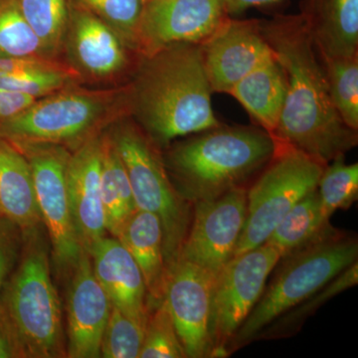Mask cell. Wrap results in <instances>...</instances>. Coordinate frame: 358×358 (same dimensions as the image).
Returning <instances> with one entry per match:
<instances>
[{
  "instance_id": "1",
  "label": "cell",
  "mask_w": 358,
  "mask_h": 358,
  "mask_svg": "<svg viewBox=\"0 0 358 358\" xmlns=\"http://www.w3.org/2000/svg\"><path fill=\"white\" fill-rule=\"evenodd\" d=\"M264 38L287 79L274 138L327 166L357 147L358 131L334 107L322 58L300 13L260 20Z\"/></svg>"
},
{
  "instance_id": "2",
  "label": "cell",
  "mask_w": 358,
  "mask_h": 358,
  "mask_svg": "<svg viewBox=\"0 0 358 358\" xmlns=\"http://www.w3.org/2000/svg\"><path fill=\"white\" fill-rule=\"evenodd\" d=\"M124 89L129 117L160 150L221 124L212 108L200 44H171L140 56Z\"/></svg>"
},
{
  "instance_id": "3",
  "label": "cell",
  "mask_w": 358,
  "mask_h": 358,
  "mask_svg": "<svg viewBox=\"0 0 358 358\" xmlns=\"http://www.w3.org/2000/svg\"><path fill=\"white\" fill-rule=\"evenodd\" d=\"M278 148L279 141L260 127L220 124L171 143L162 155L174 189L193 204L246 186Z\"/></svg>"
},
{
  "instance_id": "4",
  "label": "cell",
  "mask_w": 358,
  "mask_h": 358,
  "mask_svg": "<svg viewBox=\"0 0 358 358\" xmlns=\"http://www.w3.org/2000/svg\"><path fill=\"white\" fill-rule=\"evenodd\" d=\"M40 227L23 233L20 260L0 294V322L15 358L67 357L49 246Z\"/></svg>"
},
{
  "instance_id": "5",
  "label": "cell",
  "mask_w": 358,
  "mask_h": 358,
  "mask_svg": "<svg viewBox=\"0 0 358 358\" xmlns=\"http://www.w3.org/2000/svg\"><path fill=\"white\" fill-rule=\"evenodd\" d=\"M357 258V238L333 227L312 243L280 259L270 284L228 345V357L253 343L264 327L326 286Z\"/></svg>"
},
{
  "instance_id": "6",
  "label": "cell",
  "mask_w": 358,
  "mask_h": 358,
  "mask_svg": "<svg viewBox=\"0 0 358 358\" xmlns=\"http://www.w3.org/2000/svg\"><path fill=\"white\" fill-rule=\"evenodd\" d=\"M122 115H128L124 89L89 91L73 85L35 100L1 127L0 136L74 150Z\"/></svg>"
},
{
  "instance_id": "7",
  "label": "cell",
  "mask_w": 358,
  "mask_h": 358,
  "mask_svg": "<svg viewBox=\"0 0 358 358\" xmlns=\"http://www.w3.org/2000/svg\"><path fill=\"white\" fill-rule=\"evenodd\" d=\"M121 157L138 210L152 212L164 231L167 270L178 259L190 222L192 204L174 189L162 160V150L129 115H122L106 131Z\"/></svg>"
},
{
  "instance_id": "8",
  "label": "cell",
  "mask_w": 358,
  "mask_h": 358,
  "mask_svg": "<svg viewBox=\"0 0 358 358\" xmlns=\"http://www.w3.org/2000/svg\"><path fill=\"white\" fill-rule=\"evenodd\" d=\"M326 166L279 143L268 166L247 190V217L234 256L265 244L294 204L317 187Z\"/></svg>"
},
{
  "instance_id": "9",
  "label": "cell",
  "mask_w": 358,
  "mask_h": 358,
  "mask_svg": "<svg viewBox=\"0 0 358 358\" xmlns=\"http://www.w3.org/2000/svg\"><path fill=\"white\" fill-rule=\"evenodd\" d=\"M22 152L31 169L42 223L50 238L52 254L61 273L71 274L82 248L71 217L67 166L72 150L48 143H11Z\"/></svg>"
},
{
  "instance_id": "10",
  "label": "cell",
  "mask_w": 358,
  "mask_h": 358,
  "mask_svg": "<svg viewBox=\"0 0 358 358\" xmlns=\"http://www.w3.org/2000/svg\"><path fill=\"white\" fill-rule=\"evenodd\" d=\"M281 259L265 243L234 256L216 275L212 296V358L227 357V346L262 296Z\"/></svg>"
},
{
  "instance_id": "11",
  "label": "cell",
  "mask_w": 358,
  "mask_h": 358,
  "mask_svg": "<svg viewBox=\"0 0 358 358\" xmlns=\"http://www.w3.org/2000/svg\"><path fill=\"white\" fill-rule=\"evenodd\" d=\"M246 186L192 204V222L178 258L213 275L234 257L247 217Z\"/></svg>"
},
{
  "instance_id": "12",
  "label": "cell",
  "mask_w": 358,
  "mask_h": 358,
  "mask_svg": "<svg viewBox=\"0 0 358 358\" xmlns=\"http://www.w3.org/2000/svg\"><path fill=\"white\" fill-rule=\"evenodd\" d=\"M215 275L178 258L167 270L164 301L187 358H212Z\"/></svg>"
},
{
  "instance_id": "13",
  "label": "cell",
  "mask_w": 358,
  "mask_h": 358,
  "mask_svg": "<svg viewBox=\"0 0 358 358\" xmlns=\"http://www.w3.org/2000/svg\"><path fill=\"white\" fill-rule=\"evenodd\" d=\"M228 16L223 0H147L138 26V55L171 44L203 43Z\"/></svg>"
},
{
  "instance_id": "14",
  "label": "cell",
  "mask_w": 358,
  "mask_h": 358,
  "mask_svg": "<svg viewBox=\"0 0 358 358\" xmlns=\"http://www.w3.org/2000/svg\"><path fill=\"white\" fill-rule=\"evenodd\" d=\"M200 47L213 93L230 94L249 73L273 57L272 49L261 31L260 20L228 16Z\"/></svg>"
},
{
  "instance_id": "15",
  "label": "cell",
  "mask_w": 358,
  "mask_h": 358,
  "mask_svg": "<svg viewBox=\"0 0 358 358\" xmlns=\"http://www.w3.org/2000/svg\"><path fill=\"white\" fill-rule=\"evenodd\" d=\"M63 52L79 79L96 81L121 76L131 66V54L138 55L112 28L72 1Z\"/></svg>"
},
{
  "instance_id": "16",
  "label": "cell",
  "mask_w": 358,
  "mask_h": 358,
  "mask_svg": "<svg viewBox=\"0 0 358 358\" xmlns=\"http://www.w3.org/2000/svg\"><path fill=\"white\" fill-rule=\"evenodd\" d=\"M67 305V357H101L103 331L112 308L109 296L94 274L83 249L73 268Z\"/></svg>"
},
{
  "instance_id": "17",
  "label": "cell",
  "mask_w": 358,
  "mask_h": 358,
  "mask_svg": "<svg viewBox=\"0 0 358 358\" xmlns=\"http://www.w3.org/2000/svg\"><path fill=\"white\" fill-rule=\"evenodd\" d=\"M101 167L102 133H99L72 150L66 176L71 217L86 251L107 232L101 199Z\"/></svg>"
},
{
  "instance_id": "18",
  "label": "cell",
  "mask_w": 358,
  "mask_h": 358,
  "mask_svg": "<svg viewBox=\"0 0 358 358\" xmlns=\"http://www.w3.org/2000/svg\"><path fill=\"white\" fill-rule=\"evenodd\" d=\"M87 252L94 274L112 306L141 327H147L150 310L145 280L126 247L117 237L105 235Z\"/></svg>"
},
{
  "instance_id": "19",
  "label": "cell",
  "mask_w": 358,
  "mask_h": 358,
  "mask_svg": "<svg viewBox=\"0 0 358 358\" xmlns=\"http://www.w3.org/2000/svg\"><path fill=\"white\" fill-rule=\"evenodd\" d=\"M305 20L322 57L358 54V0H301Z\"/></svg>"
},
{
  "instance_id": "20",
  "label": "cell",
  "mask_w": 358,
  "mask_h": 358,
  "mask_svg": "<svg viewBox=\"0 0 358 358\" xmlns=\"http://www.w3.org/2000/svg\"><path fill=\"white\" fill-rule=\"evenodd\" d=\"M117 238L140 268L152 312L164 301L167 275L162 222L152 212L138 209Z\"/></svg>"
},
{
  "instance_id": "21",
  "label": "cell",
  "mask_w": 358,
  "mask_h": 358,
  "mask_svg": "<svg viewBox=\"0 0 358 358\" xmlns=\"http://www.w3.org/2000/svg\"><path fill=\"white\" fill-rule=\"evenodd\" d=\"M0 215L22 233L41 226L31 169L22 152L0 136Z\"/></svg>"
},
{
  "instance_id": "22",
  "label": "cell",
  "mask_w": 358,
  "mask_h": 358,
  "mask_svg": "<svg viewBox=\"0 0 358 358\" xmlns=\"http://www.w3.org/2000/svg\"><path fill=\"white\" fill-rule=\"evenodd\" d=\"M229 95L261 129L274 136L287 96L286 75L274 55L244 77Z\"/></svg>"
},
{
  "instance_id": "23",
  "label": "cell",
  "mask_w": 358,
  "mask_h": 358,
  "mask_svg": "<svg viewBox=\"0 0 358 358\" xmlns=\"http://www.w3.org/2000/svg\"><path fill=\"white\" fill-rule=\"evenodd\" d=\"M79 77L69 66L44 58L0 56V91L40 99L76 85Z\"/></svg>"
},
{
  "instance_id": "24",
  "label": "cell",
  "mask_w": 358,
  "mask_h": 358,
  "mask_svg": "<svg viewBox=\"0 0 358 358\" xmlns=\"http://www.w3.org/2000/svg\"><path fill=\"white\" fill-rule=\"evenodd\" d=\"M101 199L107 232L119 236L129 218L138 210L128 173L121 157L106 133H102Z\"/></svg>"
},
{
  "instance_id": "25",
  "label": "cell",
  "mask_w": 358,
  "mask_h": 358,
  "mask_svg": "<svg viewBox=\"0 0 358 358\" xmlns=\"http://www.w3.org/2000/svg\"><path fill=\"white\" fill-rule=\"evenodd\" d=\"M324 216L317 188L294 205L278 223L265 243L274 247L281 258L319 239L333 226Z\"/></svg>"
},
{
  "instance_id": "26",
  "label": "cell",
  "mask_w": 358,
  "mask_h": 358,
  "mask_svg": "<svg viewBox=\"0 0 358 358\" xmlns=\"http://www.w3.org/2000/svg\"><path fill=\"white\" fill-rule=\"evenodd\" d=\"M357 284L358 262H355L341 274L336 275L331 282H327L326 286L271 322L257 334L254 341H260V339L270 341V339L291 338L301 331L305 322L313 317L324 303L346 289L357 286Z\"/></svg>"
},
{
  "instance_id": "27",
  "label": "cell",
  "mask_w": 358,
  "mask_h": 358,
  "mask_svg": "<svg viewBox=\"0 0 358 358\" xmlns=\"http://www.w3.org/2000/svg\"><path fill=\"white\" fill-rule=\"evenodd\" d=\"M21 13L36 35L47 57L59 60L64 51L71 0H17Z\"/></svg>"
},
{
  "instance_id": "28",
  "label": "cell",
  "mask_w": 358,
  "mask_h": 358,
  "mask_svg": "<svg viewBox=\"0 0 358 358\" xmlns=\"http://www.w3.org/2000/svg\"><path fill=\"white\" fill-rule=\"evenodd\" d=\"M320 58L334 107L346 126L358 131V54Z\"/></svg>"
},
{
  "instance_id": "29",
  "label": "cell",
  "mask_w": 358,
  "mask_h": 358,
  "mask_svg": "<svg viewBox=\"0 0 358 358\" xmlns=\"http://www.w3.org/2000/svg\"><path fill=\"white\" fill-rule=\"evenodd\" d=\"M345 157L327 164L317 183L322 210L331 219L334 212L348 210L358 197V164H348Z\"/></svg>"
},
{
  "instance_id": "30",
  "label": "cell",
  "mask_w": 358,
  "mask_h": 358,
  "mask_svg": "<svg viewBox=\"0 0 358 358\" xmlns=\"http://www.w3.org/2000/svg\"><path fill=\"white\" fill-rule=\"evenodd\" d=\"M0 56L49 59L21 13L17 0H0Z\"/></svg>"
},
{
  "instance_id": "31",
  "label": "cell",
  "mask_w": 358,
  "mask_h": 358,
  "mask_svg": "<svg viewBox=\"0 0 358 358\" xmlns=\"http://www.w3.org/2000/svg\"><path fill=\"white\" fill-rule=\"evenodd\" d=\"M109 26L138 54V32L145 0H71ZM140 56V55H138Z\"/></svg>"
},
{
  "instance_id": "32",
  "label": "cell",
  "mask_w": 358,
  "mask_h": 358,
  "mask_svg": "<svg viewBox=\"0 0 358 358\" xmlns=\"http://www.w3.org/2000/svg\"><path fill=\"white\" fill-rule=\"evenodd\" d=\"M145 327L112 306L101 343V357L138 358Z\"/></svg>"
},
{
  "instance_id": "33",
  "label": "cell",
  "mask_w": 358,
  "mask_h": 358,
  "mask_svg": "<svg viewBox=\"0 0 358 358\" xmlns=\"http://www.w3.org/2000/svg\"><path fill=\"white\" fill-rule=\"evenodd\" d=\"M138 358H186L164 301L148 315Z\"/></svg>"
},
{
  "instance_id": "34",
  "label": "cell",
  "mask_w": 358,
  "mask_h": 358,
  "mask_svg": "<svg viewBox=\"0 0 358 358\" xmlns=\"http://www.w3.org/2000/svg\"><path fill=\"white\" fill-rule=\"evenodd\" d=\"M23 233L13 221L0 216V294L17 265Z\"/></svg>"
},
{
  "instance_id": "35",
  "label": "cell",
  "mask_w": 358,
  "mask_h": 358,
  "mask_svg": "<svg viewBox=\"0 0 358 358\" xmlns=\"http://www.w3.org/2000/svg\"><path fill=\"white\" fill-rule=\"evenodd\" d=\"M37 99L0 91V129L9 119L31 105Z\"/></svg>"
},
{
  "instance_id": "36",
  "label": "cell",
  "mask_w": 358,
  "mask_h": 358,
  "mask_svg": "<svg viewBox=\"0 0 358 358\" xmlns=\"http://www.w3.org/2000/svg\"><path fill=\"white\" fill-rule=\"evenodd\" d=\"M282 1V0H223L226 13L229 16L238 15L254 7L275 6Z\"/></svg>"
},
{
  "instance_id": "37",
  "label": "cell",
  "mask_w": 358,
  "mask_h": 358,
  "mask_svg": "<svg viewBox=\"0 0 358 358\" xmlns=\"http://www.w3.org/2000/svg\"><path fill=\"white\" fill-rule=\"evenodd\" d=\"M0 358H15L13 345L1 322H0Z\"/></svg>"
},
{
  "instance_id": "38",
  "label": "cell",
  "mask_w": 358,
  "mask_h": 358,
  "mask_svg": "<svg viewBox=\"0 0 358 358\" xmlns=\"http://www.w3.org/2000/svg\"><path fill=\"white\" fill-rule=\"evenodd\" d=\"M145 1H147V0H145Z\"/></svg>"
},
{
  "instance_id": "39",
  "label": "cell",
  "mask_w": 358,
  "mask_h": 358,
  "mask_svg": "<svg viewBox=\"0 0 358 358\" xmlns=\"http://www.w3.org/2000/svg\"><path fill=\"white\" fill-rule=\"evenodd\" d=\"M0 216H1V215H0Z\"/></svg>"
}]
</instances>
